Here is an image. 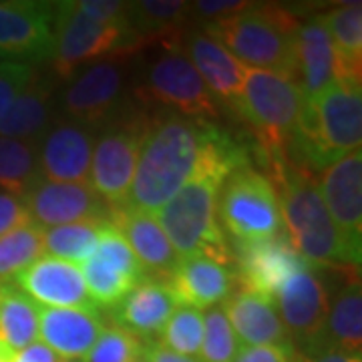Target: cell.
Instances as JSON below:
<instances>
[{"mask_svg": "<svg viewBox=\"0 0 362 362\" xmlns=\"http://www.w3.org/2000/svg\"><path fill=\"white\" fill-rule=\"evenodd\" d=\"M250 6V2L242 0H197L192 2V14H195L202 25H211L216 21L228 18Z\"/></svg>", "mask_w": 362, "mask_h": 362, "instance_id": "41", "label": "cell"}, {"mask_svg": "<svg viewBox=\"0 0 362 362\" xmlns=\"http://www.w3.org/2000/svg\"><path fill=\"white\" fill-rule=\"evenodd\" d=\"M123 90L125 69L121 61H99L69 83L61 95V109L69 121L95 129L113 117Z\"/></svg>", "mask_w": 362, "mask_h": 362, "instance_id": "12", "label": "cell"}, {"mask_svg": "<svg viewBox=\"0 0 362 362\" xmlns=\"http://www.w3.org/2000/svg\"><path fill=\"white\" fill-rule=\"evenodd\" d=\"M54 26V2H0V54L8 61H49Z\"/></svg>", "mask_w": 362, "mask_h": 362, "instance_id": "14", "label": "cell"}, {"mask_svg": "<svg viewBox=\"0 0 362 362\" xmlns=\"http://www.w3.org/2000/svg\"><path fill=\"white\" fill-rule=\"evenodd\" d=\"M192 14V2L183 0H139L129 2L131 28L139 40L175 35Z\"/></svg>", "mask_w": 362, "mask_h": 362, "instance_id": "31", "label": "cell"}, {"mask_svg": "<svg viewBox=\"0 0 362 362\" xmlns=\"http://www.w3.org/2000/svg\"><path fill=\"white\" fill-rule=\"evenodd\" d=\"M109 223H113L127 240L131 252L141 264L145 278L168 282L180 256L175 254L156 216L131 206L111 207Z\"/></svg>", "mask_w": 362, "mask_h": 362, "instance_id": "19", "label": "cell"}, {"mask_svg": "<svg viewBox=\"0 0 362 362\" xmlns=\"http://www.w3.org/2000/svg\"><path fill=\"white\" fill-rule=\"evenodd\" d=\"M242 145L220 127L206 123L204 141L189 180L159 209V226L180 258L209 254L230 264V252L218 221V199L233 169L246 165Z\"/></svg>", "mask_w": 362, "mask_h": 362, "instance_id": "1", "label": "cell"}, {"mask_svg": "<svg viewBox=\"0 0 362 362\" xmlns=\"http://www.w3.org/2000/svg\"><path fill=\"white\" fill-rule=\"evenodd\" d=\"M39 308L13 284L0 286V346L11 352L39 338Z\"/></svg>", "mask_w": 362, "mask_h": 362, "instance_id": "29", "label": "cell"}, {"mask_svg": "<svg viewBox=\"0 0 362 362\" xmlns=\"http://www.w3.org/2000/svg\"><path fill=\"white\" fill-rule=\"evenodd\" d=\"M141 352L143 356L149 362H197L195 358H187V356H181L177 352H171L163 344H159L157 340H153V342H143Z\"/></svg>", "mask_w": 362, "mask_h": 362, "instance_id": "45", "label": "cell"}, {"mask_svg": "<svg viewBox=\"0 0 362 362\" xmlns=\"http://www.w3.org/2000/svg\"><path fill=\"white\" fill-rule=\"evenodd\" d=\"M133 362H149V361H147V358L143 356V352H141V354H139V356H137V358H135V361H133Z\"/></svg>", "mask_w": 362, "mask_h": 362, "instance_id": "48", "label": "cell"}, {"mask_svg": "<svg viewBox=\"0 0 362 362\" xmlns=\"http://www.w3.org/2000/svg\"><path fill=\"white\" fill-rule=\"evenodd\" d=\"M8 362H59V356L47 344L35 340L33 344L13 352Z\"/></svg>", "mask_w": 362, "mask_h": 362, "instance_id": "44", "label": "cell"}, {"mask_svg": "<svg viewBox=\"0 0 362 362\" xmlns=\"http://www.w3.org/2000/svg\"><path fill=\"white\" fill-rule=\"evenodd\" d=\"M11 354H13L11 350H6V349H4V346H0V362H8V361H11Z\"/></svg>", "mask_w": 362, "mask_h": 362, "instance_id": "47", "label": "cell"}, {"mask_svg": "<svg viewBox=\"0 0 362 362\" xmlns=\"http://www.w3.org/2000/svg\"><path fill=\"white\" fill-rule=\"evenodd\" d=\"M221 308L244 346L294 349L272 298L238 290L221 302Z\"/></svg>", "mask_w": 362, "mask_h": 362, "instance_id": "23", "label": "cell"}, {"mask_svg": "<svg viewBox=\"0 0 362 362\" xmlns=\"http://www.w3.org/2000/svg\"><path fill=\"white\" fill-rule=\"evenodd\" d=\"M45 256V230L35 221L0 235V286L13 280Z\"/></svg>", "mask_w": 362, "mask_h": 362, "instance_id": "32", "label": "cell"}, {"mask_svg": "<svg viewBox=\"0 0 362 362\" xmlns=\"http://www.w3.org/2000/svg\"><path fill=\"white\" fill-rule=\"evenodd\" d=\"M362 143L361 83L338 81L314 99H306L292 149L310 168L326 169Z\"/></svg>", "mask_w": 362, "mask_h": 362, "instance_id": "5", "label": "cell"}, {"mask_svg": "<svg viewBox=\"0 0 362 362\" xmlns=\"http://www.w3.org/2000/svg\"><path fill=\"white\" fill-rule=\"evenodd\" d=\"M294 362H362L361 356L344 354L338 350H316L312 354H296Z\"/></svg>", "mask_w": 362, "mask_h": 362, "instance_id": "46", "label": "cell"}, {"mask_svg": "<svg viewBox=\"0 0 362 362\" xmlns=\"http://www.w3.org/2000/svg\"><path fill=\"white\" fill-rule=\"evenodd\" d=\"M52 78L37 73L0 119V137L39 143L51 127Z\"/></svg>", "mask_w": 362, "mask_h": 362, "instance_id": "26", "label": "cell"}, {"mask_svg": "<svg viewBox=\"0 0 362 362\" xmlns=\"http://www.w3.org/2000/svg\"><path fill=\"white\" fill-rule=\"evenodd\" d=\"M18 290L42 308H97L77 264L42 256L13 280Z\"/></svg>", "mask_w": 362, "mask_h": 362, "instance_id": "16", "label": "cell"}, {"mask_svg": "<svg viewBox=\"0 0 362 362\" xmlns=\"http://www.w3.org/2000/svg\"><path fill=\"white\" fill-rule=\"evenodd\" d=\"M218 221L233 242H259L284 233L278 194L262 171L240 165L223 181Z\"/></svg>", "mask_w": 362, "mask_h": 362, "instance_id": "7", "label": "cell"}, {"mask_svg": "<svg viewBox=\"0 0 362 362\" xmlns=\"http://www.w3.org/2000/svg\"><path fill=\"white\" fill-rule=\"evenodd\" d=\"M37 75L35 66L21 61H0V119L13 107L16 97Z\"/></svg>", "mask_w": 362, "mask_h": 362, "instance_id": "39", "label": "cell"}, {"mask_svg": "<svg viewBox=\"0 0 362 362\" xmlns=\"http://www.w3.org/2000/svg\"><path fill=\"white\" fill-rule=\"evenodd\" d=\"M338 81L337 51L322 18L302 23L294 39V83L306 99H314Z\"/></svg>", "mask_w": 362, "mask_h": 362, "instance_id": "21", "label": "cell"}, {"mask_svg": "<svg viewBox=\"0 0 362 362\" xmlns=\"http://www.w3.org/2000/svg\"><path fill=\"white\" fill-rule=\"evenodd\" d=\"M272 300L296 354H312L322 349L330 296L318 272L302 264L286 278Z\"/></svg>", "mask_w": 362, "mask_h": 362, "instance_id": "10", "label": "cell"}, {"mask_svg": "<svg viewBox=\"0 0 362 362\" xmlns=\"http://www.w3.org/2000/svg\"><path fill=\"white\" fill-rule=\"evenodd\" d=\"M352 268L344 276L334 296L330 298L326 326H324L322 349L338 350L344 354L361 356L362 352V294L358 276Z\"/></svg>", "mask_w": 362, "mask_h": 362, "instance_id": "27", "label": "cell"}, {"mask_svg": "<svg viewBox=\"0 0 362 362\" xmlns=\"http://www.w3.org/2000/svg\"><path fill=\"white\" fill-rule=\"evenodd\" d=\"M332 39L338 59L340 81L361 83L362 66V8L356 4H342L320 14Z\"/></svg>", "mask_w": 362, "mask_h": 362, "instance_id": "28", "label": "cell"}, {"mask_svg": "<svg viewBox=\"0 0 362 362\" xmlns=\"http://www.w3.org/2000/svg\"><path fill=\"white\" fill-rule=\"evenodd\" d=\"M95 129L73 121L49 127L39 145L40 177L54 183H89Z\"/></svg>", "mask_w": 362, "mask_h": 362, "instance_id": "18", "label": "cell"}, {"mask_svg": "<svg viewBox=\"0 0 362 362\" xmlns=\"http://www.w3.org/2000/svg\"><path fill=\"white\" fill-rule=\"evenodd\" d=\"M143 342L121 326H105L85 362H133L141 354Z\"/></svg>", "mask_w": 362, "mask_h": 362, "instance_id": "37", "label": "cell"}, {"mask_svg": "<svg viewBox=\"0 0 362 362\" xmlns=\"http://www.w3.org/2000/svg\"><path fill=\"white\" fill-rule=\"evenodd\" d=\"M137 95L147 103L168 107L175 111V115L194 121L209 123L220 117L218 99L207 89L189 59L175 49H169L151 61Z\"/></svg>", "mask_w": 362, "mask_h": 362, "instance_id": "9", "label": "cell"}, {"mask_svg": "<svg viewBox=\"0 0 362 362\" xmlns=\"http://www.w3.org/2000/svg\"><path fill=\"white\" fill-rule=\"evenodd\" d=\"M235 272L233 278L240 290L272 298L286 278L304 262L288 244L286 235L259 242H233Z\"/></svg>", "mask_w": 362, "mask_h": 362, "instance_id": "17", "label": "cell"}, {"mask_svg": "<svg viewBox=\"0 0 362 362\" xmlns=\"http://www.w3.org/2000/svg\"><path fill=\"white\" fill-rule=\"evenodd\" d=\"M276 194L288 244L312 270L356 266L349 256L342 235L324 206L318 183L310 169L296 168L288 159L272 163Z\"/></svg>", "mask_w": 362, "mask_h": 362, "instance_id": "3", "label": "cell"}, {"mask_svg": "<svg viewBox=\"0 0 362 362\" xmlns=\"http://www.w3.org/2000/svg\"><path fill=\"white\" fill-rule=\"evenodd\" d=\"M238 350L240 340L221 304L207 308L204 314V340L197 362H233Z\"/></svg>", "mask_w": 362, "mask_h": 362, "instance_id": "36", "label": "cell"}, {"mask_svg": "<svg viewBox=\"0 0 362 362\" xmlns=\"http://www.w3.org/2000/svg\"><path fill=\"white\" fill-rule=\"evenodd\" d=\"M206 121L168 113L143 131L137 169L127 206L151 216L189 180L204 141Z\"/></svg>", "mask_w": 362, "mask_h": 362, "instance_id": "2", "label": "cell"}, {"mask_svg": "<svg viewBox=\"0 0 362 362\" xmlns=\"http://www.w3.org/2000/svg\"><path fill=\"white\" fill-rule=\"evenodd\" d=\"M93 256L109 262L111 266H115L117 270L125 272L127 276L135 278L137 282L145 280V272H143L141 264L135 258V254L131 252L127 240L109 221H103V226H101L99 242H97V247H95Z\"/></svg>", "mask_w": 362, "mask_h": 362, "instance_id": "38", "label": "cell"}, {"mask_svg": "<svg viewBox=\"0 0 362 362\" xmlns=\"http://www.w3.org/2000/svg\"><path fill=\"white\" fill-rule=\"evenodd\" d=\"M320 195L342 235L350 259L361 264L362 242V151H352L322 169Z\"/></svg>", "mask_w": 362, "mask_h": 362, "instance_id": "13", "label": "cell"}, {"mask_svg": "<svg viewBox=\"0 0 362 362\" xmlns=\"http://www.w3.org/2000/svg\"><path fill=\"white\" fill-rule=\"evenodd\" d=\"M143 131L137 121H109L93 147L89 185L109 207L127 206Z\"/></svg>", "mask_w": 362, "mask_h": 362, "instance_id": "11", "label": "cell"}, {"mask_svg": "<svg viewBox=\"0 0 362 362\" xmlns=\"http://www.w3.org/2000/svg\"><path fill=\"white\" fill-rule=\"evenodd\" d=\"M77 8L90 21L107 26H131L129 2L119 0H78Z\"/></svg>", "mask_w": 362, "mask_h": 362, "instance_id": "40", "label": "cell"}, {"mask_svg": "<svg viewBox=\"0 0 362 362\" xmlns=\"http://www.w3.org/2000/svg\"><path fill=\"white\" fill-rule=\"evenodd\" d=\"M141 40L131 26H107L81 13L77 2H54L49 61L59 78H71L78 66L105 54L131 51Z\"/></svg>", "mask_w": 362, "mask_h": 362, "instance_id": "8", "label": "cell"}, {"mask_svg": "<svg viewBox=\"0 0 362 362\" xmlns=\"http://www.w3.org/2000/svg\"><path fill=\"white\" fill-rule=\"evenodd\" d=\"M103 330L97 308H39L40 342L65 361L85 358Z\"/></svg>", "mask_w": 362, "mask_h": 362, "instance_id": "22", "label": "cell"}, {"mask_svg": "<svg viewBox=\"0 0 362 362\" xmlns=\"http://www.w3.org/2000/svg\"><path fill=\"white\" fill-rule=\"evenodd\" d=\"M204 28L247 69L270 71L294 81V39L300 23L290 11L250 2L244 11Z\"/></svg>", "mask_w": 362, "mask_h": 362, "instance_id": "4", "label": "cell"}, {"mask_svg": "<svg viewBox=\"0 0 362 362\" xmlns=\"http://www.w3.org/2000/svg\"><path fill=\"white\" fill-rule=\"evenodd\" d=\"M168 286L180 306L207 310L232 294L235 278L228 262L209 254H192L177 259Z\"/></svg>", "mask_w": 362, "mask_h": 362, "instance_id": "20", "label": "cell"}, {"mask_svg": "<svg viewBox=\"0 0 362 362\" xmlns=\"http://www.w3.org/2000/svg\"><path fill=\"white\" fill-rule=\"evenodd\" d=\"M177 300L171 294L168 282L145 278L115 306V324L135 338L153 342L161 337L165 324L177 308ZM141 340V342H143Z\"/></svg>", "mask_w": 362, "mask_h": 362, "instance_id": "24", "label": "cell"}, {"mask_svg": "<svg viewBox=\"0 0 362 362\" xmlns=\"http://www.w3.org/2000/svg\"><path fill=\"white\" fill-rule=\"evenodd\" d=\"M304 103L306 97L292 78L247 69L233 107L252 127L270 163H278L292 151Z\"/></svg>", "mask_w": 362, "mask_h": 362, "instance_id": "6", "label": "cell"}, {"mask_svg": "<svg viewBox=\"0 0 362 362\" xmlns=\"http://www.w3.org/2000/svg\"><path fill=\"white\" fill-rule=\"evenodd\" d=\"M78 268L83 272L85 284L95 306L99 304L103 308H115L135 286L141 284L135 278L127 276L125 272L117 270L115 266H111L109 262L97 256H90Z\"/></svg>", "mask_w": 362, "mask_h": 362, "instance_id": "34", "label": "cell"}, {"mask_svg": "<svg viewBox=\"0 0 362 362\" xmlns=\"http://www.w3.org/2000/svg\"><path fill=\"white\" fill-rule=\"evenodd\" d=\"M204 340V314L192 306H177L171 318L165 324L159 344H163L171 352H177L181 356L195 358L199 356Z\"/></svg>", "mask_w": 362, "mask_h": 362, "instance_id": "35", "label": "cell"}, {"mask_svg": "<svg viewBox=\"0 0 362 362\" xmlns=\"http://www.w3.org/2000/svg\"><path fill=\"white\" fill-rule=\"evenodd\" d=\"M30 216L26 211L25 204L21 197L13 194L0 192V235L13 232L21 226L30 223Z\"/></svg>", "mask_w": 362, "mask_h": 362, "instance_id": "42", "label": "cell"}, {"mask_svg": "<svg viewBox=\"0 0 362 362\" xmlns=\"http://www.w3.org/2000/svg\"><path fill=\"white\" fill-rule=\"evenodd\" d=\"M40 180L39 143L0 137V192L23 199Z\"/></svg>", "mask_w": 362, "mask_h": 362, "instance_id": "30", "label": "cell"}, {"mask_svg": "<svg viewBox=\"0 0 362 362\" xmlns=\"http://www.w3.org/2000/svg\"><path fill=\"white\" fill-rule=\"evenodd\" d=\"M0 61H4V57H2V54H0Z\"/></svg>", "mask_w": 362, "mask_h": 362, "instance_id": "49", "label": "cell"}, {"mask_svg": "<svg viewBox=\"0 0 362 362\" xmlns=\"http://www.w3.org/2000/svg\"><path fill=\"white\" fill-rule=\"evenodd\" d=\"M103 221H77L45 230V252L81 266L95 254Z\"/></svg>", "mask_w": 362, "mask_h": 362, "instance_id": "33", "label": "cell"}, {"mask_svg": "<svg viewBox=\"0 0 362 362\" xmlns=\"http://www.w3.org/2000/svg\"><path fill=\"white\" fill-rule=\"evenodd\" d=\"M30 220L40 228H54L77 221H109L111 207L89 183H54L40 180L23 197Z\"/></svg>", "mask_w": 362, "mask_h": 362, "instance_id": "15", "label": "cell"}, {"mask_svg": "<svg viewBox=\"0 0 362 362\" xmlns=\"http://www.w3.org/2000/svg\"><path fill=\"white\" fill-rule=\"evenodd\" d=\"M296 350L284 346H240L233 362H294Z\"/></svg>", "mask_w": 362, "mask_h": 362, "instance_id": "43", "label": "cell"}, {"mask_svg": "<svg viewBox=\"0 0 362 362\" xmlns=\"http://www.w3.org/2000/svg\"><path fill=\"white\" fill-rule=\"evenodd\" d=\"M185 52L211 95L235 105L247 66L242 65L221 42L206 33H192L185 40Z\"/></svg>", "mask_w": 362, "mask_h": 362, "instance_id": "25", "label": "cell"}]
</instances>
